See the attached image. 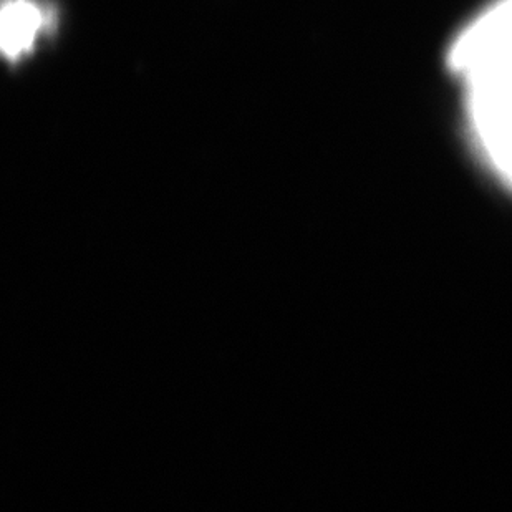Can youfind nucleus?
Listing matches in <instances>:
<instances>
[{"instance_id":"obj_1","label":"nucleus","mask_w":512,"mask_h":512,"mask_svg":"<svg viewBox=\"0 0 512 512\" xmlns=\"http://www.w3.org/2000/svg\"><path fill=\"white\" fill-rule=\"evenodd\" d=\"M54 17L37 0H4L0 15V45L10 62L19 60L34 49L40 34H44Z\"/></svg>"}]
</instances>
